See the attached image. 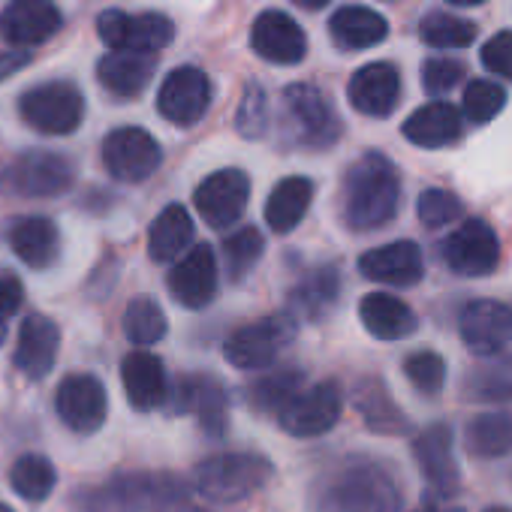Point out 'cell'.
Here are the masks:
<instances>
[{
    "mask_svg": "<svg viewBox=\"0 0 512 512\" xmlns=\"http://www.w3.org/2000/svg\"><path fill=\"white\" fill-rule=\"evenodd\" d=\"M401 205V178L395 163L380 154H362L344 175L341 187V214L344 223L356 232H374L395 220Z\"/></svg>",
    "mask_w": 512,
    "mask_h": 512,
    "instance_id": "1",
    "label": "cell"
},
{
    "mask_svg": "<svg viewBox=\"0 0 512 512\" xmlns=\"http://www.w3.org/2000/svg\"><path fill=\"white\" fill-rule=\"evenodd\" d=\"M398 503L392 473L368 458L338 464L317 488V512H395Z\"/></svg>",
    "mask_w": 512,
    "mask_h": 512,
    "instance_id": "2",
    "label": "cell"
},
{
    "mask_svg": "<svg viewBox=\"0 0 512 512\" xmlns=\"http://www.w3.org/2000/svg\"><path fill=\"white\" fill-rule=\"evenodd\" d=\"M184 494H187L184 482L169 473L127 470L109 476L100 485L76 491L73 503L82 512H145L151 506L181 503Z\"/></svg>",
    "mask_w": 512,
    "mask_h": 512,
    "instance_id": "3",
    "label": "cell"
},
{
    "mask_svg": "<svg viewBox=\"0 0 512 512\" xmlns=\"http://www.w3.org/2000/svg\"><path fill=\"white\" fill-rule=\"evenodd\" d=\"M275 467L260 452H223L193 470V488L211 503H235L260 491Z\"/></svg>",
    "mask_w": 512,
    "mask_h": 512,
    "instance_id": "4",
    "label": "cell"
},
{
    "mask_svg": "<svg viewBox=\"0 0 512 512\" xmlns=\"http://www.w3.org/2000/svg\"><path fill=\"white\" fill-rule=\"evenodd\" d=\"M19 112L34 130L49 136H67L79 130L85 118V97L70 82H46L22 94Z\"/></svg>",
    "mask_w": 512,
    "mask_h": 512,
    "instance_id": "5",
    "label": "cell"
},
{
    "mask_svg": "<svg viewBox=\"0 0 512 512\" xmlns=\"http://www.w3.org/2000/svg\"><path fill=\"white\" fill-rule=\"evenodd\" d=\"M293 332L296 329H293L290 317H266V320L247 323L226 338L223 356L238 371L269 368L287 350V344L293 341Z\"/></svg>",
    "mask_w": 512,
    "mask_h": 512,
    "instance_id": "6",
    "label": "cell"
},
{
    "mask_svg": "<svg viewBox=\"0 0 512 512\" xmlns=\"http://www.w3.org/2000/svg\"><path fill=\"white\" fill-rule=\"evenodd\" d=\"M284 115L293 139L305 148H329L341 136V121L332 103L314 85H290L284 91Z\"/></svg>",
    "mask_w": 512,
    "mask_h": 512,
    "instance_id": "7",
    "label": "cell"
},
{
    "mask_svg": "<svg viewBox=\"0 0 512 512\" xmlns=\"http://www.w3.org/2000/svg\"><path fill=\"white\" fill-rule=\"evenodd\" d=\"M341 407H344L341 386L335 380H323V383L305 386L299 395H293L290 404L275 419L287 434H293L299 440H311L338 425Z\"/></svg>",
    "mask_w": 512,
    "mask_h": 512,
    "instance_id": "8",
    "label": "cell"
},
{
    "mask_svg": "<svg viewBox=\"0 0 512 512\" xmlns=\"http://www.w3.org/2000/svg\"><path fill=\"white\" fill-rule=\"evenodd\" d=\"M97 34L112 52H133V55H154L172 43V22L160 13L130 16L121 10H106L97 19Z\"/></svg>",
    "mask_w": 512,
    "mask_h": 512,
    "instance_id": "9",
    "label": "cell"
},
{
    "mask_svg": "<svg viewBox=\"0 0 512 512\" xmlns=\"http://www.w3.org/2000/svg\"><path fill=\"white\" fill-rule=\"evenodd\" d=\"M163 163L157 139L142 127H118L103 139V166L115 181L139 184Z\"/></svg>",
    "mask_w": 512,
    "mask_h": 512,
    "instance_id": "10",
    "label": "cell"
},
{
    "mask_svg": "<svg viewBox=\"0 0 512 512\" xmlns=\"http://www.w3.org/2000/svg\"><path fill=\"white\" fill-rule=\"evenodd\" d=\"M446 266L461 278H485L500 263V244L485 220H464L443 244Z\"/></svg>",
    "mask_w": 512,
    "mask_h": 512,
    "instance_id": "11",
    "label": "cell"
},
{
    "mask_svg": "<svg viewBox=\"0 0 512 512\" xmlns=\"http://www.w3.org/2000/svg\"><path fill=\"white\" fill-rule=\"evenodd\" d=\"M458 332L473 356H500L512 341V308L494 299L467 302L458 317Z\"/></svg>",
    "mask_w": 512,
    "mask_h": 512,
    "instance_id": "12",
    "label": "cell"
},
{
    "mask_svg": "<svg viewBox=\"0 0 512 512\" xmlns=\"http://www.w3.org/2000/svg\"><path fill=\"white\" fill-rule=\"evenodd\" d=\"M250 199V178L241 169H220L202 178V184L193 193V205L199 217L211 229H226L232 226Z\"/></svg>",
    "mask_w": 512,
    "mask_h": 512,
    "instance_id": "13",
    "label": "cell"
},
{
    "mask_svg": "<svg viewBox=\"0 0 512 512\" xmlns=\"http://www.w3.org/2000/svg\"><path fill=\"white\" fill-rule=\"evenodd\" d=\"M211 106V82L199 67H178L166 76L157 94L160 115L175 127H193Z\"/></svg>",
    "mask_w": 512,
    "mask_h": 512,
    "instance_id": "14",
    "label": "cell"
},
{
    "mask_svg": "<svg viewBox=\"0 0 512 512\" xmlns=\"http://www.w3.org/2000/svg\"><path fill=\"white\" fill-rule=\"evenodd\" d=\"M55 407L61 422L76 434H94L103 428L109 413V398L103 383L94 374H70L61 380Z\"/></svg>",
    "mask_w": 512,
    "mask_h": 512,
    "instance_id": "15",
    "label": "cell"
},
{
    "mask_svg": "<svg viewBox=\"0 0 512 512\" xmlns=\"http://www.w3.org/2000/svg\"><path fill=\"white\" fill-rule=\"evenodd\" d=\"M166 284H169L172 299L190 311L211 305L217 296V256H214V250L208 244H193L172 266Z\"/></svg>",
    "mask_w": 512,
    "mask_h": 512,
    "instance_id": "16",
    "label": "cell"
},
{
    "mask_svg": "<svg viewBox=\"0 0 512 512\" xmlns=\"http://www.w3.org/2000/svg\"><path fill=\"white\" fill-rule=\"evenodd\" d=\"M10 187L31 199H52L73 187V166L52 151H28L10 166Z\"/></svg>",
    "mask_w": 512,
    "mask_h": 512,
    "instance_id": "17",
    "label": "cell"
},
{
    "mask_svg": "<svg viewBox=\"0 0 512 512\" xmlns=\"http://www.w3.org/2000/svg\"><path fill=\"white\" fill-rule=\"evenodd\" d=\"M359 272L374 284L413 287L425 275V260H422V250L416 241L401 238V241H389L383 247L365 250L359 256Z\"/></svg>",
    "mask_w": 512,
    "mask_h": 512,
    "instance_id": "18",
    "label": "cell"
},
{
    "mask_svg": "<svg viewBox=\"0 0 512 512\" xmlns=\"http://www.w3.org/2000/svg\"><path fill=\"white\" fill-rule=\"evenodd\" d=\"M413 458L437 497H449L458 491L461 473H458V461L452 452V428L449 425H440V422L428 425L413 440Z\"/></svg>",
    "mask_w": 512,
    "mask_h": 512,
    "instance_id": "19",
    "label": "cell"
},
{
    "mask_svg": "<svg viewBox=\"0 0 512 512\" xmlns=\"http://www.w3.org/2000/svg\"><path fill=\"white\" fill-rule=\"evenodd\" d=\"M250 46L260 58H266L272 64H281V67L299 64L308 55L305 31L281 10H269V13H263L260 19L253 22Z\"/></svg>",
    "mask_w": 512,
    "mask_h": 512,
    "instance_id": "20",
    "label": "cell"
},
{
    "mask_svg": "<svg viewBox=\"0 0 512 512\" xmlns=\"http://www.w3.org/2000/svg\"><path fill=\"white\" fill-rule=\"evenodd\" d=\"M61 25V10L52 0H10L0 13V31L13 46H43Z\"/></svg>",
    "mask_w": 512,
    "mask_h": 512,
    "instance_id": "21",
    "label": "cell"
},
{
    "mask_svg": "<svg viewBox=\"0 0 512 512\" xmlns=\"http://www.w3.org/2000/svg\"><path fill=\"white\" fill-rule=\"evenodd\" d=\"M350 106L368 118H389L401 100V76L392 64L377 61L353 73L347 88Z\"/></svg>",
    "mask_w": 512,
    "mask_h": 512,
    "instance_id": "22",
    "label": "cell"
},
{
    "mask_svg": "<svg viewBox=\"0 0 512 512\" xmlns=\"http://www.w3.org/2000/svg\"><path fill=\"white\" fill-rule=\"evenodd\" d=\"M58 350H61L58 323L43 314L25 317V323L19 329V341H16V356H13L16 368L31 380H43L55 368Z\"/></svg>",
    "mask_w": 512,
    "mask_h": 512,
    "instance_id": "23",
    "label": "cell"
},
{
    "mask_svg": "<svg viewBox=\"0 0 512 512\" xmlns=\"http://www.w3.org/2000/svg\"><path fill=\"white\" fill-rule=\"evenodd\" d=\"M121 383H124V395L127 401L148 413L157 410L169 401V377L163 362L148 353V350H136L130 356H124L121 362Z\"/></svg>",
    "mask_w": 512,
    "mask_h": 512,
    "instance_id": "24",
    "label": "cell"
},
{
    "mask_svg": "<svg viewBox=\"0 0 512 512\" xmlns=\"http://www.w3.org/2000/svg\"><path fill=\"white\" fill-rule=\"evenodd\" d=\"M175 410L178 413H196L199 425L208 434H223L226 431V392L223 386L208 377V374H196V377H184L175 389Z\"/></svg>",
    "mask_w": 512,
    "mask_h": 512,
    "instance_id": "25",
    "label": "cell"
},
{
    "mask_svg": "<svg viewBox=\"0 0 512 512\" xmlns=\"http://www.w3.org/2000/svg\"><path fill=\"white\" fill-rule=\"evenodd\" d=\"M359 320L377 341H401L419 326L413 308L392 293H368L359 302Z\"/></svg>",
    "mask_w": 512,
    "mask_h": 512,
    "instance_id": "26",
    "label": "cell"
},
{
    "mask_svg": "<svg viewBox=\"0 0 512 512\" xmlns=\"http://www.w3.org/2000/svg\"><path fill=\"white\" fill-rule=\"evenodd\" d=\"M10 247L28 269H46L58 260L61 232L49 217H22L10 229Z\"/></svg>",
    "mask_w": 512,
    "mask_h": 512,
    "instance_id": "27",
    "label": "cell"
},
{
    "mask_svg": "<svg viewBox=\"0 0 512 512\" xmlns=\"http://www.w3.org/2000/svg\"><path fill=\"white\" fill-rule=\"evenodd\" d=\"M461 112L449 103H428L404 121V139L419 148H446L461 139Z\"/></svg>",
    "mask_w": 512,
    "mask_h": 512,
    "instance_id": "28",
    "label": "cell"
},
{
    "mask_svg": "<svg viewBox=\"0 0 512 512\" xmlns=\"http://www.w3.org/2000/svg\"><path fill=\"white\" fill-rule=\"evenodd\" d=\"M154 76V61L148 55L133 52H109L97 64V79L112 97L133 100L139 97Z\"/></svg>",
    "mask_w": 512,
    "mask_h": 512,
    "instance_id": "29",
    "label": "cell"
},
{
    "mask_svg": "<svg viewBox=\"0 0 512 512\" xmlns=\"http://www.w3.org/2000/svg\"><path fill=\"white\" fill-rule=\"evenodd\" d=\"M311 199H314V181L311 178L293 175V178L278 181L275 190L266 199V208H263L269 229L278 232V235L293 232L305 220V214L311 208Z\"/></svg>",
    "mask_w": 512,
    "mask_h": 512,
    "instance_id": "30",
    "label": "cell"
},
{
    "mask_svg": "<svg viewBox=\"0 0 512 512\" xmlns=\"http://www.w3.org/2000/svg\"><path fill=\"white\" fill-rule=\"evenodd\" d=\"M193 244V217L184 205H166L148 229V253L157 263H172Z\"/></svg>",
    "mask_w": 512,
    "mask_h": 512,
    "instance_id": "31",
    "label": "cell"
},
{
    "mask_svg": "<svg viewBox=\"0 0 512 512\" xmlns=\"http://www.w3.org/2000/svg\"><path fill=\"white\" fill-rule=\"evenodd\" d=\"M329 31L335 37V43L341 49L350 52H362V49H374L386 40L389 25L383 16H377L368 7H341L332 19H329Z\"/></svg>",
    "mask_w": 512,
    "mask_h": 512,
    "instance_id": "32",
    "label": "cell"
},
{
    "mask_svg": "<svg viewBox=\"0 0 512 512\" xmlns=\"http://www.w3.org/2000/svg\"><path fill=\"white\" fill-rule=\"evenodd\" d=\"M356 410L362 413V419L368 422L371 431L380 434H401L407 431V419L398 410V404L392 401V395L386 392V386L377 377H365L359 380L356 392H353Z\"/></svg>",
    "mask_w": 512,
    "mask_h": 512,
    "instance_id": "33",
    "label": "cell"
},
{
    "mask_svg": "<svg viewBox=\"0 0 512 512\" xmlns=\"http://www.w3.org/2000/svg\"><path fill=\"white\" fill-rule=\"evenodd\" d=\"M464 446L476 458H503L512 452V416L509 413H479L464 428Z\"/></svg>",
    "mask_w": 512,
    "mask_h": 512,
    "instance_id": "34",
    "label": "cell"
},
{
    "mask_svg": "<svg viewBox=\"0 0 512 512\" xmlns=\"http://www.w3.org/2000/svg\"><path fill=\"white\" fill-rule=\"evenodd\" d=\"M464 398L482 404H509L512 401V356H491V362L473 368L464 377Z\"/></svg>",
    "mask_w": 512,
    "mask_h": 512,
    "instance_id": "35",
    "label": "cell"
},
{
    "mask_svg": "<svg viewBox=\"0 0 512 512\" xmlns=\"http://www.w3.org/2000/svg\"><path fill=\"white\" fill-rule=\"evenodd\" d=\"M10 485H13V491L22 500L43 503L55 491V485H58V470H55V464L46 455L31 452V455H22L10 467Z\"/></svg>",
    "mask_w": 512,
    "mask_h": 512,
    "instance_id": "36",
    "label": "cell"
},
{
    "mask_svg": "<svg viewBox=\"0 0 512 512\" xmlns=\"http://www.w3.org/2000/svg\"><path fill=\"white\" fill-rule=\"evenodd\" d=\"M341 293V281L338 272L332 266H323L317 272H311L296 290H293V308L299 314H305L308 320H320L338 299Z\"/></svg>",
    "mask_w": 512,
    "mask_h": 512,
    "instance_id": "37",
    "label": "cell"
},
{
    "mask_svg": "<svg viewBox=\"0 0 512 512\" xmlns=\"http://www.w3.org/2000/svg\"><path fill=\"white\" fill-rule=\"evenodd\" d=\"M308 386L305 374L302 371H293V368H284V371H272L269 377L256 380L253 389H250V401L260 413H272L278 416L293 395H299L302 389Z\"/></svg>",
    "mask_w": 512,
    "mask_h": 512,
    "instance_id": "38",
    "label": "cell"
},
{
    "mask_svg": "<svg viewBox=\"0 0 512 512\" xmlns=\"http://www.w3.org/2000/svg\"><path fill=\"white\" fill-rule=\"evenodd\" d=\"M263 250H266V238L256 226H244V229L232 232L223 241V266H226L229 278L241 281L256 263H260Z\"/></svg>",
    "mask_w": 512,
    "mask_h": 512,
    "instance_id": "39",
    "label": "cell"
},
{
    "mask_svg": "<svg viewBox=\"0 0 512 512\" xmlns=\"http://www.w3.org/2000/svg\"><path fill=\"white\" fill-rule=\"evenodd\" d=\"M419 37L431 49H464L476 40V25L449 13H428L419 25Z\"/></svg>",
    "mask_w": 512,
    "mask_h": 512,
    "instance_id": "40",
    "label": "cell"
},
{
    "mask_svg": "<svg viewBox=\"0 0 512 512\" xmlns=\"http://www.w3.org/2000/svg\"><path fill=\"white\" fill-rule=\"evenodd\" d=\"M124 335L136 347H151L166 335V314L151 299H136L124 311Z\"/></svg>",
    "mask_w": 512,
    "mask_h": 512,
    "instance_id": "41",
    "label": "cell"
},
{
    "mask_svg": "<svg viewBox=\"0 0 512 512\" xmlns=\"http://www.w3.org/2000/svg\"><path fill=\"white\" fill-rule=\"evenodd\" d=\"M404 377L413 383V389L419 395H440L443 383H446V362L443 356H437L434 350H419V353H410L404 359Z\"/></svg>",
    "mask_w": 512,
    "mask_h": 512,
    "instance_id": "42",
    "label": "cell"
},
{
    "mask_svg": "<svg viewBox=\"0 0 512 512\" xmlns=\"http://www.w3.org/2000/svg\"><path fill=\"white\" fill-rule=\"evenodd\" d=\"M506 106V91L497 82L476 79L464 88V115L473 124H488L494 121Z\"/></svg>",
    "mask_w": 512,
    "mask_h": 512,
    "instance_id": "43",
    "label": "cell"
},
{
    "mask_svg": "<svg viewBox=\"0 0 512 512\" xmlns=\"http://www.w3.org/2000/svg\"><path fill=\"white\" fill-rule=\"evenodd\" d=\"M416 214L422 220V226L428 229H443L449 223H455L461 214H464V205L455 193L449 190H440V187H431L419 196V205H416Z\"/></svg>",
    "mask_w": 512,
    "mask_h": 512,
    "instance_id": "44",
    "label": "cell"
},
{
    "mask_svg": "<svg viewBox=\"0 0 512 512\" xmlns=\"http://www.w3.org/2000/svg\"><path fill=\"white\" fill-rule=\"evenodd\" d=\"M464 79V64L449 58H431L422 64V88L434 97L449 94Z\"/></svg>",
    "mask_w": 512,
    "mask_h": 512,
    "instance_id": "45",
    "label": "cell"
},
{
    "mask_svg": "<svg viewBox=\"0 0 512 512\" xmlns=\"http://www.w3.org/2000/svg\"><path fill=\"white\" fill-rule=\"evenodd\" d=\"M482 64L494 76L512 82V31H500L482 46Z\"/></svg>",
    "mask_w": 512,
    "mask_h": 512,
    "instance_id": "46",
    "label": "cell"
},
{
    "mask_svg": "<svg viewBox=\"0 0 512 512\" xmlns=\"http://www.w3.org/2000/svg\"><path fill=\"white\" fill-rule=\"evenodd\" d=\"M238 130L247 136V139H256L263 130H266V97L250 88L247 97L241 100V109H238Z\"/></svg>",
    "mask_w": 512,
    "mask_h": 512,
    "instance_id": "47",
    "label": "cell"
},
{
    "mask_svg": "<svg viewBox=\"0 0 512 512\" xmlns=\"http://www.w3.org/2000/svg\"><path fill=\"white\" fill-rule=\"evenodd\" d=\"M22 281L13 275H0V317H10L22 308Z\"/></svg>",
    "mask_w": 512,
    "mask_h": 512,
    "instance_id": "48",
    "label": "cell"
},
{
    "mask_svg": "<svg viewBox=\"0 0 512 512\" xmlns=\"http://www.w3.org/2000/svg\"><path fill=\"white\" fill-rule=\"evenodd\" d=\"M25 64H28L25 52H4V55H0V82L10 79L13 73H19Z\"/></svg>",
    "mask_w": 512,
    "mask_h": 512,
    "instance_id": "49",
    "label": "cell"
},
{
    "mask_svg": "<svg viewBox=\"0 0 512 512\" xmlns=\"http://www.w3.org/2000/svg\"><path fill=\"white\" fill-rule=\"evenodd\" d=\"M163 512H211V509H199V506H190V503H172Z\"/></svg>",
    "mask_w": 512,
    "mask_h": 512,
    "instance_id": "50",
    "label": "cell"
},
{
    "mask_svg": "<svg viewBox=\"0 0 512 512\" xmlns=\"http://www.w3.org/2000/svg\"><path fill=\"white\" fill-rule=\"evenodd\" d=\"M296 4H299L302 10H320V7L329 4V0H296Z\"/></svg>",
    "mask_w": 512,
    "mask_h": 512,
    "instance_id": "51",
    "label": "cell"
},
{
    "mask_svg": "<svg viewBox=\"0 0 512 512\" xmlns=\"http://www.w3.org/2000/svg\"><path fill=\"white\" fill-rule=\"evenodd\" d=\"M446 4H452V7H479V4H485V0H446Z\"/></svg>",
    "mask_w": 512,
    "mask_h": 512,
    "instance_id": "52",
    "label": "cell"
},
{
    "mask_svg": "<svg viewBox=\"0 0 512 512\" xmlns=\"http://www.w3.org/2000/svg\"><path fill=\"white\" fill-rule=\"evenodd\" d=\"M416 512H464L458 506H428V509H416Z\"/></svg>",
    "mask_w": 512,
    "mask_h": 512,
    "instance_id": "53",
    "label": "cell"
},
{
    "mask_svg": "<svg viewBox=\"0 0 512 512\" xmlns=\"http://www.w3.org/2000/svg\"><path fill=\"white\" fill-rule=\"evenodd\" d=\"M4 341H7V323L0 320V347H4Z\"/></svg>",
    "mask_w": 512,
    "mask_h": 512,
    "instance_id": "54",
    "label": "cell"
},
{
    "mask_svg": "<svg viewBox=\"0 0 512 512\" xmlns=\"http://www.w3.org/2000/svg\"><path fill=\"white\" fill-rule=\"evenodd\" d=\"M485 512H512V509L509 506H488Z\"/></svg>",
    "mask_w": 512,
    "mask_h": 512,
    "instance_id": "55",
    "label": "cell"
},
{
    "mask_svg": "<svg viewBox=\"0 0 512 512\" xmlns=\"http://www.w3.org/2000/svg\"><path fill=\"white\" fill-rule=\"evenodd\" d=\"M0 512H16V509H10L7 503H0Z\"/></svg>",
    "mask_w": 512,
    "mask_h": 512,
    "instance_id": "56",
    "label": "cell"
}]
</instances>
